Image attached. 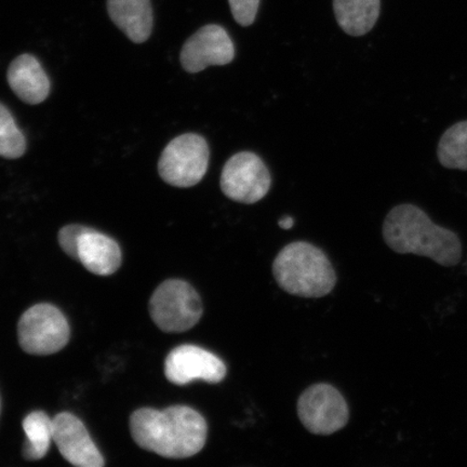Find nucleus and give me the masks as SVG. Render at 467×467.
<instances>
[{
    "label": "nucleus",
    "instance_id": "obj_13",
    "mask_svg": "<svg viewBox=\"0 0 467 467\" xmlns=\"http://www.w3.org/2000/svg\"><path fill=\"white\" fill-rule=\"evenodd\" d=\"M8 84L21 101L36 105L48 98L51 84L42 64L32 55H21L10 64Z\"/></svg>",
    "mask_w": 467,
    "mask_h": 467
},
{
    "label": "nucleus",
    "instance_id": "obj_2",
    "mask_svg": "<svg viewBox=\"0 0 467 467\" xmlns=\"http://www.w3.org/2000/svg\"><path fill=\"white\" fill-rule=\"evenodd\" d=\"M383 238L397 254L428 256L442 266L457 265L462 258L457 234L435 224L411 203L390 210L383 223Z\"/></svg>",
    "mask_w": 467,
    "mask_h": 467
},
{
    "label": "nucleus",
    "instance_id": "obj_8",
    "mask_svg": "<svg viewBox=\"0 0 467 467\" xmlns=\"http://www.w3.org/2000/svg\"><path fill=\"white\" fill-rule=\"evenodd\" d=\"M271 174L265 163L251 151H241L226 161L220 185L230 200L253 204L260 202L271 189Z\"/></svg>",
    "mask_w": 467,
    "mask_h": 467
},
{
    "label": "nucleus",
    "instance_id": "obj_21",
    "mask_svg": "<svg viewBox=\"0 0 467 467\" xmlns=\"http://www.w3.org/2000/svg\"><path fill=\"white\" fill-rule=\"evenodd\" d=\"M295 224V220L291 217H284L283 219H280L278 222V225L280 229L283 230H290L292 226Z\"/></svg>",
    "mask_w": 467,
    "mask_h": 467
},
{
    "label": "nucleus",
    "instance_id": "obj_15",
    "mask_svg": "<svg viewBox=\"0 0 467 467\" xmlns=\"http://www.w3.org/2000/svg\"><path fill=\"white\" fill-rule=\"evenodd\" d=\"M337 25L350 36L369 33L381 13V0H334Z\"/></svg>",
    "mask_w": 467,
    "mask_h": 467
},
{
    "label": "nucleus",
    "instance_id": "obj_9",
    "mask_svg": "<svg viewBox=\"0 0 467 467\" xmlns=\"http://www.w3.org/2000/svg\"><path fill=\"white\" fill-rule=\"evenodd\" d=\"M235 57V46L224 27L204 26L186 40L180 60L186 72L196 74L209 67H223Z\"/></svg>",
    "mask_w": 467,
    "mask_h": 467
},
{
    "label": "nucleus",
    "instance_id": "obj_5",
    "mask_svg": "<svg viewBox=\"0 0 467 467\" xmlns=\"http://www.w3.org/2000/svg\"><path fill=\"white\" fill-rule=\"evenodd\" d=\"M209 155L206 139L197 133H184L162 150L159 161L161 178L174 188H192L206 175Z\"/></svg>",
    "mask_w": 467,
    "mask_h": 467
},
{
    "label": "nucleus",
    "instance_id": "obj_18",
    "mask_svg": "<svg viewBox=\"0 0 467 467\" xmlns=\"http://www.w3.org/2000/svg\"><path fill=\"white\" fill-rule=\"evenodd\" d=\"M26 150V139L10 110L0 103V157L20 159Z\"/></svg>",
    "mask_w": 467,
    "mask_h": 467
},
{
    "label": "nucleus",
    "instance_id": "obj_11",
    "mask_svg": "<svg viewBox=\"0 0 467 467\" xmlns=\"http://www.w3.org/2000/svg\"><path fill=\"white\" fill-rule=\"evenodd\" d=\"M54 441L67 462L79 467H102L104 459L83 422L69 412L54 419Z\"/></svg>",
    "mask_w": 467,
    "mask_h": 467
},
{
    "label": "nucleus",
    "instance_id": "obj_20",
    "mask_svg": "<svg viewBox=\"0 0 467 467\" xmlns=\"http://www.w3.org/2000/svg\"><path fill=\"white\" fill-rule=\"evenodd\" d=\"M83 225L71 224L62 227L61 231L58 232V244L63 249L64 253L76 258V253H78V244L81 233L84 230Z\"/></svg>",
    "mask_w": 467,
    "mask_h": 467
},
{
    "label": "nucleus",
    "instance_id": "obj_17",
    "mask_svg": "<svg viewBox=\"0 0 467 467\" xmlns=\"http://www.w3.org/2000/svg\"><path fill=\"white\" fill-rule=\"evenodd\" d=\"M437 157L442 167L467 171V120L458 122L442 134Z\"/></svg>",
    "mask_w": 467,
    "mask_h": 467
},
{
    "label": "nucleus",
    "instance_id": "obj_4",
    "mask_svg": "<svg viewBox=\"0 0 467 467\" xmlns=\"http://www.w3.org/2000/svg\"><path fill=\"white\" fill-rule=\"evenodd\" d=\"M150 314L155 325L167 334L188 331L202 317V301L189 283L169 279L159 285L150 300Z\"/></svg>",
    "mask_w": 467,
    "mask_h": 467
},
{
    "label": "nucleus",
    "instance_id": "obj_1",
    "mask_svg": "<svg viewBox=\"0 0 467 467\" xmlns=\"http://www.w3.org/2000/svg\"><path fill=\"white\" fill-rule=\"evenodd\" d=\"M130 431L139 447L169 459L200 453L208 436L206 420L188 406L139 409L131 414Z\"/></svg>",
    "mask_w": 467,
    "mask_h": 467
},
{
    "label": "nucleus",
    "instance_id": "obj_7",
    "mask_svg": "<svg viewBox=\"0 0 467 467\" xmlns=\"http://www.w3.org/2000/svg\"><path fill=\"white\" fill-rule=\"evenodd\" d=\"M297 416L312 434L327 436L346 428L349 411L347 400L336 388L320 383L302 393Z\"/></svg>",
    "mask_w": 467,
    "mask_h": 467
},
{
    "label": "nucleus",
    "instance_id": "obj_3",
    "mask_svg": "<svg viewBox=\"0 0 467 467\" xmlns=\"http://www.w3.org/2000/svg\"><path fill=\"white\" fill-rule=\"evenodd\" d=\"M279 287L302 297H323L334 290L337 275L323 250L306 242L287 244L273 263Z\"/></svg>",
    "mask_w": 467,
    "mask_h": 467
},
{
    "label": "nucleus",
    "instance_id": "obj_6",
    "mask_svg": "<svg viewBox=\"0 0 467 467\" xmlns=\"http://www.w3.org/2000/svg\"><path fill=\"white\" fill-rule=\"evenodd\" d=\"M17 338L28 354L52 355L67 347L69 326L60 309L43 303L22 315L17 324Z\"/></svg>",
    "mask_w": 467,
    "mask_h": 467
},
{
    "label": "nucleus",
    "instance_id": "obj_10",
    "mask_svg": "<svg viewBox=\"0 0 467 467\" xmlns=\"http://www.w3.org/2000/svg\"><path fill=\"white\" fill-rule=\"evenodd\" d=\"M224 361L197 346L184 344L171 350L165 361V376L175 385L202 381L217 384L226 377Z\"/></svg>",
    "mask_w": 467,
    "mask_h": 467
},
{
    "label": "nucleus",
    "instance_id": "obj_19",
    "mask_svg": "<svg viewBox=\"0 0 467 467\" xmlns=\"http://www.w3.org/2000/svg\"><path fill=\"white\" fill-rule=\"evenodd\" d=\"M234 19L242 26L254 25L260 0H229Z\"/></svg>",
    "mask_w": 467,
    "mask_h": 467
},
{
    "label": "nucleus",
    "instance_id": "obj_16",
    "mask_svg": "<svg viewBox=\"0 0 467 467\" xmlns=\"http://www.w3.org/2000/svg\"><path fill=\"white\" fill-rule=\"evenodd\" d=\"M26 441L23 446V457L28 461L43 459L54 441V419L44 411H34L23 420Z\"/></svg>",
    "mask_w": 467,
    "mask_h": 467
},
{
    "label": "nucleus",
    "instance_id": "obj_14",
    "mask_svg": "<svg viewBox=\"0 0 467 467\" xmlns=\"http://www.w3.org/2000/svg\"><path fill=\"white\" fill-rule=\"evenodd\" d=\"M108 13L114 25L134 44H143L153 32L150 0H108Z\"/></svg>",
    "mask_w": 467,
    "mask_h": 467
},
{
    "label": "nucleus",
    "instance_id": "obj_12",
    "mask_svg": "<svg viewBox=\"0 0 467 467\" xmlns=\"http://www.w3.org/2000/svg\"><path fill=\"white\" fill-rule=\"evenodd\" d=\"M75 260L96 275L109 276L121 265V250L113 238L85 226Z\"/></svg>",
    "mask_w": 467,
    "mask_h": 467
}]
</instances>
